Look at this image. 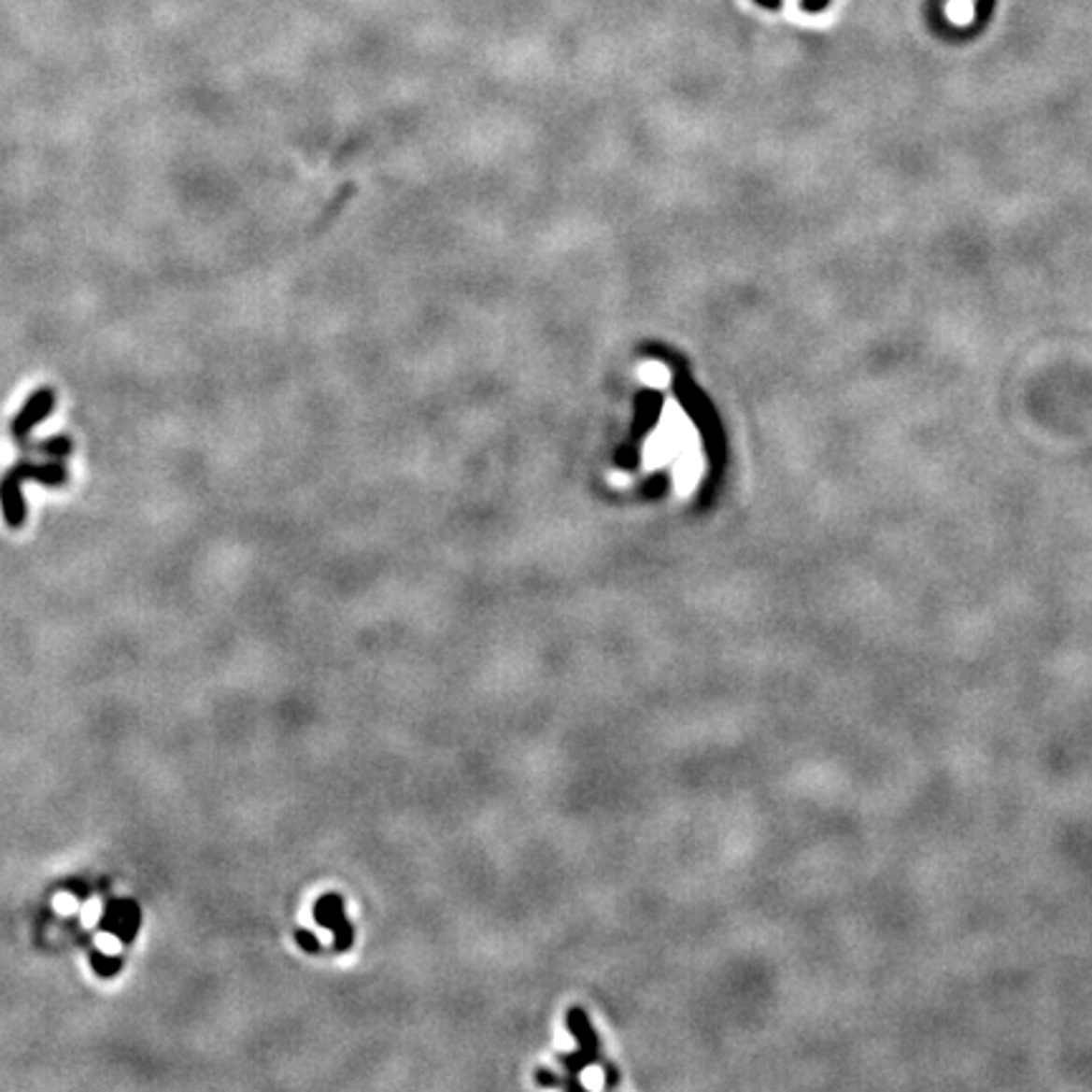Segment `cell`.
Masks as SVG:
<instances>
[{
    "mask_svg": "<svg viewBox=\"0 0 1092 1092\" xmlns=\"http://www.w3.org/2000/svg\"><path fill=\"white\" fill-rule=\"evenodd\" d=\"M567 1024L569 1029H572V1034L576 1037V1042H579V1049H576V1055H561L560 1062L569 1075L564 1087H574L576 1090V1087H582V1085L576 1083V1075H579L585 1067L597 1065V1062L603 1059V1055H600V1040H597V1034H594L592 1024H589V1019H587V1014L579 1006H572V1009H569Z\"/></svg>",
    "mask_w": 1092,
    "mask_h": 1092,
    "instance_id": "6da1fadb",
    "label": "cell"
},
{
    "mask_svg": "<svg viewBox=\"0 0 1092 1092\" xmlns=\"http://www.w3.org/2000/svg\"><path fill=\"white\" fill-rule=\"evenodd\" d=\"M314 920L319 926H324L334 933V943L332 951L334 954H345L354 943V926L345 915V898L339 893H327L319 898L314 903Z\"/></svg>",
    "mask_w": 1092,
    "mask_h": 1092,
    "instance_id": "7a4b0ae2",
    "label": "cell"
},
{
    "mask_svg": "<svg viewBox=\"0 0 1092 1092\" xmlns=\"http://www.w3.org/2000/svg\"><path fill=\"white\" fill-rule=\"evenodd\" d=\"M139 926H142V911H139L137 901H132V898H112V901H106L104 915L99 918V930L120 938L121 946H130L132 941L137 938Z\"/></svg>",
    "mask_w": 1092,
    "mask_h": 1092,
    "instance_id": "3957f363",
    "label": "cell"
},
{
    "mask_svg": "<svg viewBox=\"0 0 1092 1092\" xmlns=\"http://www.w3.org/2000/svg\"><path fill=\"white\" fill-rule=\"evenodd\" d=\"M53 407H56V392L51 388H38L35 392H31L10 422V435L23 443L34 433L35 425H41L53 413Z\"/></svg>",
    "mask_w": 1092,
    "mask_h": 1092,
    "instance_id": "277c9868",
    "label": "cell"
},
{
    "mask_svg": "<svg viewBox=\"0 0 1092 1092\" xmlns=\"http://www.w3.org/2000/svg\"><path fill=\"white\" fill-rule=\"evenodd\" d=\"M0 508H3V518L10 529H21L26 524L28 508L26 496H23V478L18 475L16 468L0 475Z\"/></svg>",
    "mask_w": 1092,
    "mask_h": 1092,
    "instance_id": "5b68a950",
    "label": "cell"
},
{
    "mask_svg": "<svg viewBox=\"0 0 1092 1092\" xmlns=\"http://www.w3.org/2000/svg\"><path fill=\"white\" fill-rule=\"evenodd\" d=\"M13 468H16L18 475H21L23 481L31 478V481L44 483V486H51V489H59V486H64V483L69 481V468L64 465V461H51V463L18 461Z\"/></svg>",
    "mask_w": 1092,
    "mask_h": 1092,
    "instance_id": "8992f818",
    "label": "cell"
},
{
    "mask_svg": "<svg viewBox=\"0 0 1092 1092\" xmlns=\"http://www.w3.org/2000/svg\"><path fill=\"white\" fill-rule=\"evenodd\" d=\"M89 961H92V969H94L99 979H112V976H117L124 969V956H104L96 948H92Z\"/></svg>",
    "mask_w": 1092,
    "mask_h": 1092,
    "instance_id": "52a82bcc",
    "label": "cell"
},
{
    "mask_svg": "<svg viewBox=\"0 0 1092 1092\" xmlns=\"http://www.w3.org/2000/svg\"><path fill=\"white\" fill-rule=\"evenodd\" d=\"M34 450H38V453H44V456H51V458H66V456H71V450H74V440L66 438V435H53V438L35 443Z\"/></svg>",
    "mask_w": 1092,
    "mask_h": 1092,
    "instance_id": "ba28073f",
    "label": "cell"
},
{
    "mask_svg": "<svg viewBox=\"0 0 1092 1092\" xmlns=\"http://www.w3.org/2000/svg\"><path fill=\"white\" fill-rule=\"evenodd\" d=\"M293 938H296V943H299L306 954H321V943H319V938L314 936L311 930L296 929L293 930Z\"/></svg>",
    "mask_w": 1092,
    "mask_h": 1092,
    "instance_id": "9c48e42d",
    "label": "cell"
},
{
    "mask_svg": "<svg viewBox=\"0 0 1092 1092\" xmlns=\"http://www.w3.org/2000/svg\"><path fill=\"white\" fill-rule=\"evenodd\" d=\"M61 887H64V890H69L71 895H77L78 901H87L89 895H92L89 893L87 883H81V880H69V883H64Z\"/></svg>",
    "mask_w": 1092,
    "mask_h": 1092,
    "instance_id": "30bf717a",
    "label": "cell"
},
{
    "mask_svg": "<svg viewBox=\"0 0 1092 1092\" xmlns=\"http://www.w3.org/2000/svg\"><path fill=\"white\" fill-rule=\"evenodd\" d=\"M643 377H645L647 382H662V379L668 377V372L662 370L660 364H647L645 370H643Z\"/></svg>",
    "mask_w": 1092,
    "mask_h": 1092,
    "instance_id": "8fae6325",
    "label": "cell"
},
{
    "mask_svg": "<svg viewBox=\"0 0 1092 1092\" xmlns=\"http://www.w3.org/2000/svg\"><path fill=\"white\" fill-rule=\"evenodd\" d=\"M830 3H832V0H801V8L809 10V13H819V10H825Z\"/></svg>",
    "mask_w": 1092,
    "mask_h": 1092,
    "instance_id": "7c38bea8",
    "label": "cell"
},
{
    "mask_svg": "<svg viewBox=\"0 0 1092 1092\" xmlns=\"http://www.w3.org/2000/svg\"><path fill=\"white\" fill-rule=\"evenodd\" d=\"M761 8H769V10H779L782 8V0H757Z\"/></svg>",
    "mask_w": 1092,
    "mask_h": 1092,
    "instance_id": "4fadbf2b",
    "label": "cell"
}]
</instances>
